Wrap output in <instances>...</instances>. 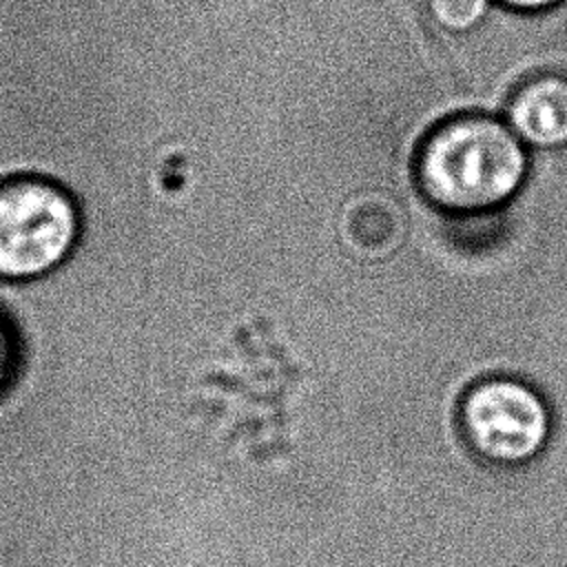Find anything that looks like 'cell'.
<instances>
[{
    "label": "cell",
    "instance_id": "obj_1",
    "mask_svg": "<svg viewBox=\"0 0 567 567\" xmlns=\"http://www.w3.org/2000/svg\"><path fill=\"white\" fill-rule=\"evenodd\" d=\"M421 195L454 215L503 208L523 188L529 148L494 113H461L432 126L412 157Z\"/></svg>",
    "mask_w": 567,
    "mask_h": 567
},
{
    "label": "cell",
    "instance_id": "obj_2",
    "mask_svg": "<svg viewBox=\"0 0 567 567\" xmlns=\"http://www.w3.org/2000/svg\"><path fill=\"white\" fill-rule=\"evenodd\" d=\"M82 215L75 197L42 177L0 184V279L33 281L60 270L75 252Z\"/></svg>",
    "mask_w": 567,
    "mask_h": 567
},
{
    "label": "cell",
    "instance_id": "obj_3",
    "mask_svg": "<svg viewBox=\"0 0 567 567\" xmlns=\"http://www.w3.org/2000/svg\"><path fill=\"white\" fill-rule=\"evenodd\" d=\"M461 432L472 452L487 463L516 467L534 461L551 434L547 401L514 377H489L461 399Z\"/></svg>",
    "mask_w": 567,
    "mask_h": 567
},
{
    "label": "cell",
    "instance_id": "obj_4",
    "mask_svg": "<svg viewBox=\"0 0 567 567\" xmlns=\"http://www.w3.org/2000/svg\"><path fill=\"white\" fill-rule=\"evenodd\" d=\"M501 117L534 151L567 146V75L556 71L536 73L518 84Z\"/></svg>",
    "mask_w": 567,
    "mask_h": 567
},
{
    "label": "cell",
    "instance_id": "obj_5",
    "mask_svg": "<svg viewBox=\"0 0 567 567\" xmlns=\"http://www.w3.org/2000/svg\"><path fill=\"white\" fill-rule=\"evenodd\" d=\"M430 18L447 33H470L489 16L492 0H425Z\"/></svg>",
    "mask_w": 567,
    "mask_h": 567
},
{
    "label": "cell",
    "instance_id": "obj_6",
    "mask_svg": "<svg viewBox=\"0 0 567 567\" xmlns=\"http://www.w3.org/2000/svg\"><path fill=\"white\" fill-rule=\"evenodd\" d=\"M554 372H560V377H563V374H565V363H560V365H551V368H545V370H538V372L529 379V385H534V388H536L540 381L549 379V374L554 377ZM558 381H560V379L551 381L549 385H554V383H558ZM565 383H567V381H565ZM549 385H545V388H549ZM545 388H543V390H545ZM543 390H538V392H543ZM563 394H567V390H563V383H560V385H556L554 390H549L547 394H543V399H545L547 403H554V401H558Z\"/></svg>",
    "mask_w": 567,
    "mask_h": 567
},
{
    "label": "cell",
    "instance_id": "obj_7",
    "mask_svg": "<svg viewBox=\"0 0 567 567\" xmlns=\"http://www.w3.org/2000/svg\"><path fill=\"white\" fill-rule=\"evenodd\" d=\"M494 4H501L509 11H520V13H538V11H549L558 7L565 0H492Z\"/></svg>",
    "mask_w": 567,
    "mask_h": 567
}]
</instances>
